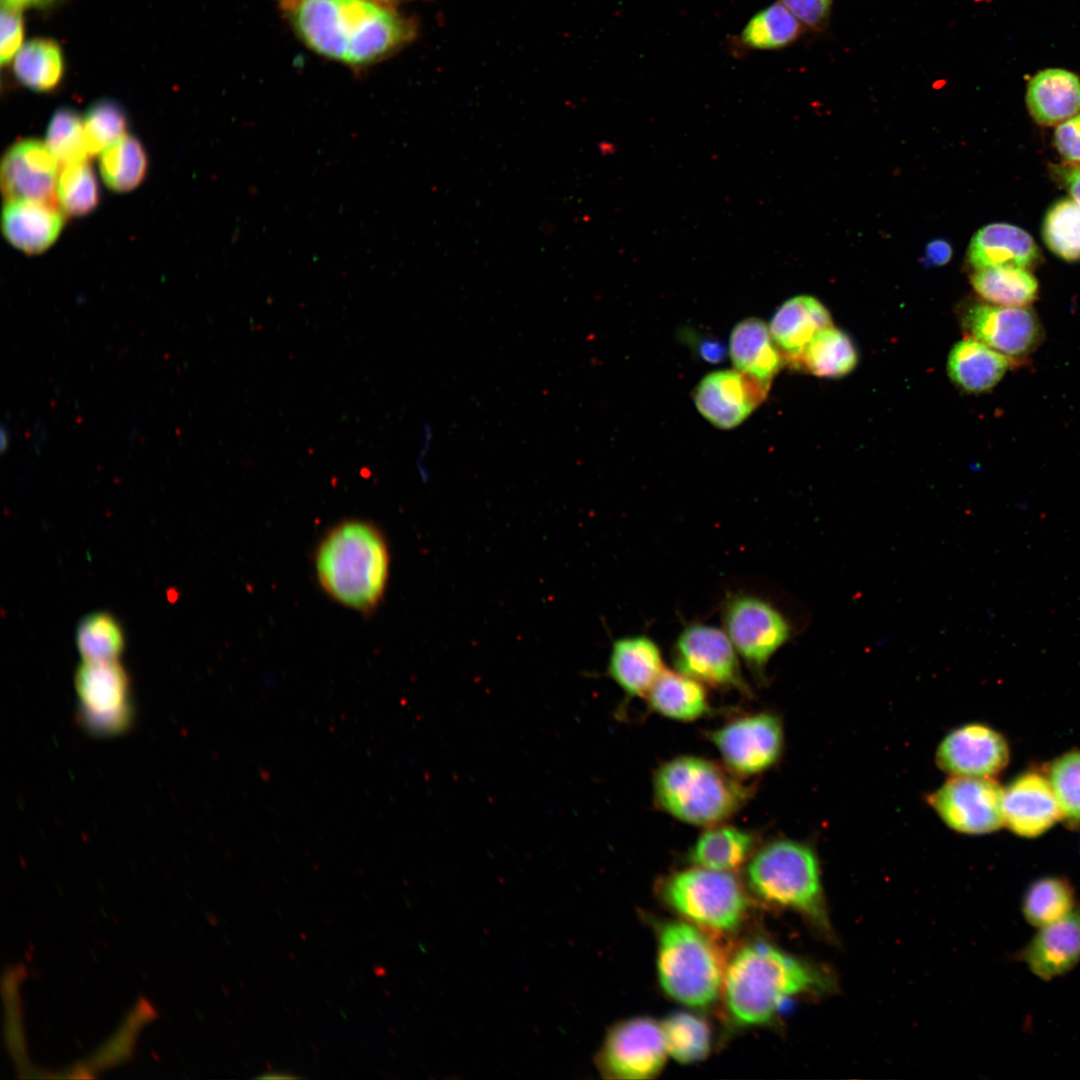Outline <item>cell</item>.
Wrapping results in <instances>:
<instances>
[{
	"label": "cell",
	"mask_w": 1080,
	"mask_h": 1080,
	"mask_svg": "<svg viewBox=\"0 0 1080 1080\" xmlns=\"http://www.w3.org/2000/svg\"><path fill=\"white\" fill-rule=\"evenodd\" d=\"M314 52L352 67L378 62L409 43L415 24L376 0H276Z\"/></svg>",
	"instance_id": "1"
},
{
	"label": "cell",
	"mask_w": 1080,
	"mask_h": 1080,
	"mask_svg": "<svg viewBox=\"0 0 1080 1080\" xmlns=\"http://www.w3.org/2000/svg\"><path fill=\"white\" fill-rule=\"evenodd\" d=\"M831 972L765 942L745 945L726 966L723 994L731 1018L743 1026L772 1021L791 999L831 992Z\"/></svg>",
	"instance_id": "2"
},
{
	"label": "cell",
	"mask_w": 1080,
	"mask_h": 1080,
	"mask_svg": "<svg viewBox=\"0 0 1080 1080\" xmlns=\"http://www.w3.org/2000/svg\"><path fill=\"white\" fill-rule=\"evenodd\" d=\"M316 566L321 585L333 598L346 606L369 610L383 595L389 554L376 528L365 522L349 521L324 538Z\"/></svg>",
	"instance_id": "3"
},
{
	"label": "cell",
	"mask_w": 1080,
	"mask_h": 1080,
	"mask_svg": "<svg viewBox=\"0 0 1080 1080\" xmlns=\"http://www.w3.org/2000/svg\"><path fill=\"white\" fill-rule=\"evenodd\" d=\"M653 787L656 803L665 812L682 822L708 827L736 813L751 792L728 768L695 756L663 763Z\"/></svg>",
	"instance_id": "4"
},
{
	"label": "cell",
	"mask_w": 1080,
	"mask_h": 1080,
	"mask_svg": "<svg viewBox=\"0 0 1080 1080\" xmlns=\"http://www.w3.org/2000/svg\"><path fill=\"white\" fill-rule=\"evenodd\" d=\"M746 875L762 900L797 911L825 936L832 935L818 858L807 844L790 839L769 842L752 856Z\"/></svg>",
	"instance_id": "5"
},
{
	"label": "cell",
	"mask_w": 1080,
	"mask_h": 1080,
	"mask_svg": "<svg viewBox=\"0 0 1080 1080\" xmlns=\"http://www.w3.org/2000/svg\"><path fill=\"white\" fill-rule=\"evenodd\" d=\"M726 966L715 943L696 924L672 921L658 937L657 973L674 1000L703 1008L723 990Z\"/></svg>",
	"instance_id": "6"
},
{
	"label": "cell",
	"mask_w": 1080,
	"mask_h": 1080,
	"mask_svg": "<svg viewBox=\"0 0 1080 1080\" xmlns=\"http://www.w3.org/2000/svg\"><path fill=\"white\" fill-rule=\"evenodd\" d=\"M664 900L703 928L728 932L744 918L747 901L732 872L695 866L672 874L662 888Z\"/></svg>",
	"instance_id": "7"
},
{
	"label": "cell",
	"mask_w": 1080,
	"mask_h": 1080,
	"mask_svg": "<svg viewBox=\"0 0 1080 1080\" xmlns=\"http://www.w3.org/2000/svg\"><path fill=\"white\" fill-rule=\"evenodd\" d=\"M724 631L737 653L757 673L790 638L785 616L769 601L751 594L730 596L722 609Z\"/></svg>",
	"instance_id": "8"
},
{
	"label": "cell",
	"mask_w": 1080,
	"mask_h": 1080,
	"mask_svg": "<svg viewBox=\"0 0 1080 1080\" xmlns=\"http://www.w3.org/2000/svg\"><path fill=\"white\" fill-rule=\"evenodd\" d=\"M668 1055L661 1024L636 1017L614 1025L596 1056L604 1077L643 1080L661 1071Z\"/></svg>",
	"instance_id": "9"
},
{
	"label": "cell",
	"mask_w": 1080,
	"mask_h": 1080,
	"mask_svg": "<svg viewBox=\"0 0 1080 1080\" xmlns=\"http://www.w3.org/2000/svg\"><path fill=\"white\" fill-rule=\"evenodd\" d=\"M927 800L943 822L959 833L986 834L1004 824L1003 789L991 777L953 776Z\"/></svg>",
	"instance_id": "10"
},
{
	"label": "cell",
	"mask_w": 1080,
	"mask_h": 1080,
	"mask_svg": "<svg viewBox=\"0 0 1080 1080\" xmlns=\"http://www.w3.org/2000/svg\"><path fill=\"white\" fill-rule=\"evenodd\" d=\"M738 653L724 630L693 623L677 637L672 660L677 671L714 688L747 692Z\"/></svg>",
	"instance_id": "11"
},
{
	"label": "cell",
	"mask_w": 1080,
	"mask_h": 1080,
	"mask_svg": "<svg viewBox=\"0 0 1080 1080\" xmlns=\"http://www.w3.org/2000/svg\"><path fill=\"white\" fill-rule=\"evenodd\" d=\"M710 739L731 772L754 775L779 759L783 728L776 715L761 712L727 723L711 732Z\"/></svg>",
	"instance_id": "12"
},
{
	"label": "cell",
	"mask_w": 1080,
	"mask_h": 1080,
	"mask_svg": "<svg viewBox=\"0 0 1080 1080\" xmlns=\"http://www.w3.org/2000/svg\"><path fill=\"white\" fill-rule=\"evenodd\" d=\"M963 325L973 338L1011 359L1032 353L1043 337L1041 323L1029 307L977 304L967 310Z\"/></svg>",
	"instance_id": "13"
},
{
	"label": "cell",
	"mask_w": 1080,
	"mask_h": 1080,
	"mask_svg": "<svg viewBox=\"0 0 1080 1080\" xmlns=\"http://www.w3.org/2000/svg\"><path fill=\"white\" fill-rule=\"evenodd\" d=\"M771 383L738 370L710 373L696 387L698 411L713 425L731 429L741 424L766 398Z\"/></svg>",
	"instance_id": "14"
},
{
	"label": "cell",
	"mask_w": 1080,
	"mask_h": 1080,
	"mask_svg": "<svg viewBox=\"0 0 1080 1080\" xmlns=\"http://www.w3.org/2000/svg\"><path fill=\"white\" fill-rule=\"evenodd\" d=\"M58 164L48 145L40 140L23 139L14 143L1 162L3 195L7 201L55 203Z\"/></svg>",
	"instance_id": "15"
},
{
	"label": "cell",
	"mask_w": 1080,
	"mask_h": 1080,
	"mask_svg": "<svg viewBox=\"0 0 1080 1080\" xmlns=\"http://www.w3.org/2000/svg\"><path fill=\"white\" fill-rule=\"evenodd\" d=\"M1009 748L996 730L979 723L952 730L936 753L938 766L952 776L991 777L1005 768Z\"/></svg>",
	"instance_id": "16"
},
{
	"label": "cell",
	"mask_w": 1080,
	"mask_h": 1080,
	"mask_svg": "<svg viewBox=\"0 0 1080 1080\" xmlns=\"http://www.w3.org/2000/svg\"><path fill=\"white\" fill-rule=\"evenodd\" d=\"M1004 824L1015 834L1037 837L1062 815L1048 778L1030 771L1016 777L1003 789Z\"/></svg>",
	"instance_id": "17"
},
{
	"label": "cell",
	"mask_w": 1080,
	"mask_h": 1080,
	"mask_svg": "<svg viewBox=\"0 0 1080 1080\" xmlns=\"http://www.w3.org/2000/svg\"><path fill=\"white\" fill-rule=\"evenodd\" d=\"M1018 958L1045 981L1071 971L1080 962V905L1062 919L1039 928L1019 951Z\"/></svg>",
	"instance_id": "18"
},
{
	"label": "cell",
	"mask_w": 1080,
	"mask_h": 1080,
	"mask_svg": "<svg viewBox=\"0 0 1080 1080\" xmlns=\"http://www.w3.org/2000/svg\"><path fill=\"white\" fill-rule=\"evenodd\" d=\"M64 217L56 203L9 200L2 211V231L8 242L26 254H39L58 238Z\"/></svg>",
	"instance_id": "19"
},
{
	"label": "cell",
	"mask_w": 1080,
	"mask_h": 1080,
	"mask_svg": "<svg viewBox=\"0 0 1080 1080\" xmlns=\"http://www.w3.org/2000/svg\"><path fill=\"white\" fill-rule=\"evenodd\" d=\"M657 643L646 635L616 639L608 659V676L628 696H646L664 670Z\"/></svg>",
	"instance_id": "20"
},
{
	"label": "cell",
	"mask_w": 1080,
	"mask_h": 1080,
	"mask_svg": "<svg viewBox=\"0 0 1080 1080\" xmlns=\"http://www.w3.org/2000/svg\"><path fill=\"white\" fill-rule=\"evenodd\" d=\"M1034 239L1023 229L1007 224L992 223L979 229L968 248V260L976 269L997 266H1016L1031 269L1040 260Z\"/></svg>",
	"instance_id": "21"
},
{
	"label": "cell",
	"mask_w": 1080,
	"mask_h": 1080,
	"mask_svg": "<svg viewBox=\"0 0 1080 1080\" xmlns=\"http://www.w3.org/2000/svg\"><path fill=\"white\" fill-rule=\"evenodd\" d=\"M1026 104L1038 124L1058 125L1080 113V79L1061 68L1042 70L1027 85Z\"/></svg>",
	"instance_id": "22"
},
{
	"label": "cell",
	"mask_w": 1080,
	"mask_h": 1080,
	"mask_svg": "<svg viewBox=\"0 0 1080 1080\" xmlns=\"http://www.w3.org/2000/svg\"><path fill=\"white\" fill-rule=\"evenodd\" d=\"M832 326L828 310L816 298L796 296L784 302L770 323V333L778 348L792 363L811 339Z\"/></svg>",
	"instance_id": "23"
},
{
	"label": "cell",
	"mask_w": 1080,
	"mask_h": 1080,
	"mask_svg": "<svg viewBox=\"0 0 1080 1080\" xmlns=\"http://www.w3.org/2000/svg\"><path fill=\"white\" fill-rule=\"evenodd\" d=\"M75 688L80 699L79 712L110 713L132 708L130 681L116 661H84L75 673Z\"/></svg>",
	"instance_id": "24"
},
{
	"label": "cell",
	"mask_w": 1080,
	"mask_h": 1080,
	"mask_svg": "<svg viewBox=\"0 0 1080 1080\" xmlns=\"http://www.w3.org/2000/svg\"><path fill=\"white\" fill-rule=\"evenodd\" d=\"M1011 358L975 338L964 339L952 348L948 374L960 388L971 393L992 389L1005 375Z\"/></svg>",
	"instance_id": "25"
},
{
	"label": "cell",
	"mask_w": 1080,
	"mask_h": 1080,
	"mask_svg": "<svg viewBox=\"0 0 1080 1080\" xmlns=\"http://www.w3.org/2000/svg\"><path fill=\"white\" fill-rule=\"evenodd\" d=\"M729 354L736 370L768 383L783 364L769 328L756 318L743 320L734 327Z\"/></svg>",
	"instance_id": "26"
},
{
	"label": "cell",
	"mask_w": 1080,
	"mask_h": 1080,
	"mask_svg": "<svg viewBox=\"0 0 1080 1080\" xmlns=\"http://www.w3.org/2000/svg\"><path fill=\"white\" fill-rule=\"evenodd\" d=\"M652 710L678 721H693L709 711L703 684L679 671L664 669L646 695Z\"/></svg>",
	"instance_id": "27"
},
{
	"label": "cell",
	"mask_w": 1080,
	"mask_h": 1080,
	"mask_svg": "<svg viewBox=\"0 0 1080 1080\" xmlns=\"http://www.w3.org/2000/svg\"><path fill=\"white\" fill-rule=\"evenodd\" d=\"M755 840L745 830L733 826H709L697 839L689 860L706 869L734 872L752 853Z\"/></svg>",
	"instance_id": "28"
},
{
	"label": "cell",
	"mask_w": 1080,
	"mask_h": 1080,
	"mask_svg": "<svg viewBox=\"0 0 1080 1080\" xmlns=\"http://www.w3.org/2000/svg\"><path fill=\"white\" fill-rule=\"evenodd\" d=\"M971 284L991 304L1027 307L1038 297V282L1029 269L997 266L976 270Z\"/></svg>",
	"instance_id": "29"
},
{
	"label": "cell",
	"mask_w": 1080,
	"mask_h": 1080,
	"mask_svg": "<svg viewBox=\"0 0 1080 1080\" xmlns=\"http://www.w3.org/2000/svg\"><path fill=\"white\" fill-rule=\"evenodd\" d=\"M858 360L856 348L843 331L829 326L820 330L792 362L819 377H841L850 373Z\"/></svg>",
	"instance_id": "30"
},
{
	"label": "cell",
	"mask_w": 1080,
	"mask_h": 1080,
	"mask_svg": "<svg viewBox=\"0 0 1080 1080\" xmlns=\"http://www.w3.org/2000/svg\"><path fill=\"white\" fill-rule=\"evenodd\" d=\"M64 70L62 49L48 38H35L24 43L13 62L17 80L37 92H47L58 86Z\"/></svg>",
	"instance_id": "31"
},
{
	"label": "cell",
	"mask_w": 1080,
	"mask_h": 1080,
	"mask_svg": "<svg viewBox=\"0 0 1080 1080\" xmlns=\"http://www.w3.org/2000/svg\"><path fill=\"white\" fill-rule=\"evenodd\" d=\"M1076 905L1071 882L1062 876L1050 875L1030 883L1021 907L1025 920L1039 929L1062 919Z\"/></svg>",
	"instance_id": "32"
},
{
	"label": "cell",
	"mask_w": 1080,
	"mask_h": 1080,
	"mask_svg": "<svg viewBox=\"0 0 1080 1080\" xmlns=\"http://www.w3.org/2000/svg\"><path fill=\"white\" fill-rule=\"evenodd\" d=\"M147 164L142 144L135 137L124 135L101 152L99 168L108 188L128 192L143 181Z\"/></svg>",
	"instance_id": "33"
},
{
	"label": "cell",
	"mask_w": 1080,
	"mask_h": 1080,
	"mask_svg": "<svg viewBox=\"0 0 1080 1080\" xmlns=\"http://www.w3.org/2000/svg\"><path fill=\"white\" fill-rule=\"evenodd\" d=\"M801 30V22L781 2H775L747 22L740 40L751 49H780L794 42Z\"/></svg>",
	"instance_id": "34"
},
{
	"label": "cell",
	"mask_w": 1080,
	"mask_h": 1080,
	"mask_svg": "<svg viewBox=\"0 0 1080 1080\" xmlns=\"http://www.w3.org/2000/svg\"><path fill=\"white\" fill-rule=\"evenodd\" d=\"M75 641L84 661H116L125 648L122 625L106 611H96L82 618Z\"/></svg>",
	"instance_id": "35"
},
{
	"label": "cell",
	"mask_w": 1080,
	"mask_h": 1080,
	"mask_svg": "<svg viewBox=\"0 0 1080 1080\" xmlns=\"http://www.w3.org/2000/svg\"><path fill=\"white\" fill-rule=\"evenodd\" d=\"M668 1054L680 1063L704 1059L711 1048V1031L699 1016L676 1012L661 1024Z\"/></svg>",
	"instance_id": "36"
},
{
	"label": "cell",
	"mask_w": 1080,
	"mask_h": 1080,
	"mask_svg": "<svg viewBox=\"0 0 1080 1080\" xmlns=\"http://www.w3.org/2000/svg\"><path fill=\"white\" fill-rule=\"evenodd\" d=\"M56 200L69 215L83 216L99 201L97 180L87 160L63 165L59 173Z\"/></svg>",
	"instance_id": "37"
},
{
	"label": "cell",
	"mask_w": 1080,
	"mask_h": 1080,
	"mask_svg": "<svg viewBox=\"0 0 1080 1080\" xmlns=\"http://www.w3.org/2000/svg\"><path fill=\"white\" fill-rule=\"evenodd\" d=\"M1043 237L1057 256L1080 260V205L1071 198L1056 202L1045 216Z\"/></svg>",
	"instance_id": "38"
},
{
	"label": "cell",
	"mask_w": 1080,
	"mask_h": 1080,
	"mask_svg": "<svg viewBox=\"0 0 1080 1080\" xmlns=\"http://www.w3.org/2000/svg\"><path fill=\"white\" fill-rule=\"evenodd\" d=\"M46 144L59 164L85 161L90 156L84 119L70 108L58 109L50 119Z\"/></svg>",
	"instance_id": "39"
},
{
	"label": "cell",
	"mask_w": 1080,
	"mask_h": 1080,
	"mask_svg": "<svg viewBox=\"0 0 1080 1080\" xmlns=\"http://www.w3.org/2000/svg\"><path fill=\"white\" fill-rule=\"evenodd\" d=\"M1048 780L1058 802L1062 820L1070 828L1080 827V751H1069L1055 759Z\"/></svg>",
	"instance_id": "40"
},
{
	"label": "cell",
	"mask_w": 1080,
	"mask_h": 1080,
	"mask_svg": "<svg viewBox=\"0 0 1080 1080\" xmlns=\"http://www.w3.org/2000/svg\"><path fill=\"white\" fill-rule=\"evenodd\" d=\"M84 127L89 155L94 156L126 135L127 117L118 103L102 99L89 107Z\"/></svg>",
	"instance_id": "41"
},
{
	"label": "cell",
	"mask_w": 1080,
	"mask_h": 1080,
	"mask_svg": "<svg viewBox=\"0 0 1080 1080\" xmlns=\"http://www.w3.org/2000/svg\"><path fill=\"white\" fill-rule=\"evenodd\" d=\"M24 21L21 10L9 7L1 9V64L11 62L24 45Z\"/></svg>",
	"instance_id": "42"
},
{
	"label": "cell",
	"mask_w": 1080,
	"mask_h": 1080,
	"mask_svg": "<svg viewBox=\"0 0 1080 1080\" xmlns=\"http://www.w3.org/2000/svg\"><path fill=\"white\" fill-rule=\"evenodd\" d=\"M1054 143L1067 163L1080 164V113L1057 125Z\"/></svg>",
	"instance_id": "43"
},
{
	"label": "cell",
	"mask_w": 1080,
	"mask_h": 1080,
	"mask_svg": "<svg viewBox=\"0 0 1080 1080\" xmlns=\"http://www.w3.org/2000/svg\"><path fill=\"white\" fill-rule=\"evenodd\" d=\"M833 0H780L804 25L818 29L826 23Z\"/></svg>",
	"instance_id": "44"
},
{
	"label": "cell",
	"mask_w": 1080,
	"mask_h": 1080,
	"mask_svg": "<svg viewBox=\"0 0 1080 1080\" xmlns=\"http://www.w3.org/2000/svg\"><path fill=\"white\" fill-rule=\"evenodd\" d=\"M1052 176L1080 205V164H1057L1051 167Z\"/></svg>",
	"instance_id": "45"
},
{
	"label": "cell",
	"mask_w": 1080,
	"mask_h": 1080,
	"mask_svg": "<svg viewBox=\"0 0 1080 1080\" xmlns=\"http://www.w3.org/2000/svg\"><path fill=\"white\" fill-rule=\"evenodd\" d=\"M951 256L952 248L945 240H933L926 247V258L930 264L944 265L951 259Z\"/></svg>",
	"instance_id": "46"
},
{
	"label": "cell",
	"mask_w": 1080,
	"mask_h": 1080,
	"mask_svg": "<svg viewBox=\"0 0 1080 1080\" xmlns=\"http://www.w3.org/2000/svg\"><path fill=\"white\" fill-rule=\"evenodd\" d=\"M55 2L56 0H1V5L2 7L21 10L23 8H45Z\"/></svg>",
	"instance_id": "47"
},
{
	"label": "cell",
	"mask_w": 1080,
	"mask_h": 1080,
	"mask_svg": "<svg viewBox=\"0 0 1080 1080\" xmlns=\"http://www.w3.org/2000/svg\"><path fill=\"white\" fill-rule=\"evenodd\" d=\"M704 359L711 362H718L723 358L724 350L719 343L706 342L703 343L700 350Z\"/></svg>",
	"instance_id": "48"
},
{
	"label": "cell",
	"mask_w": 1080,
	"mask_h": 1080,
	"mask_svg": "<svg viewBox=\"0 0 1080 1080\" xmlns=\"http://www.w3.org/2000/svg\"><path fill=\"white\" fill-rule=\"evenodd\" d=\"M376 1L387 2V1H393V0H376Z\"/></svg>",
	"instance_id": "49"
}]
</instances>
